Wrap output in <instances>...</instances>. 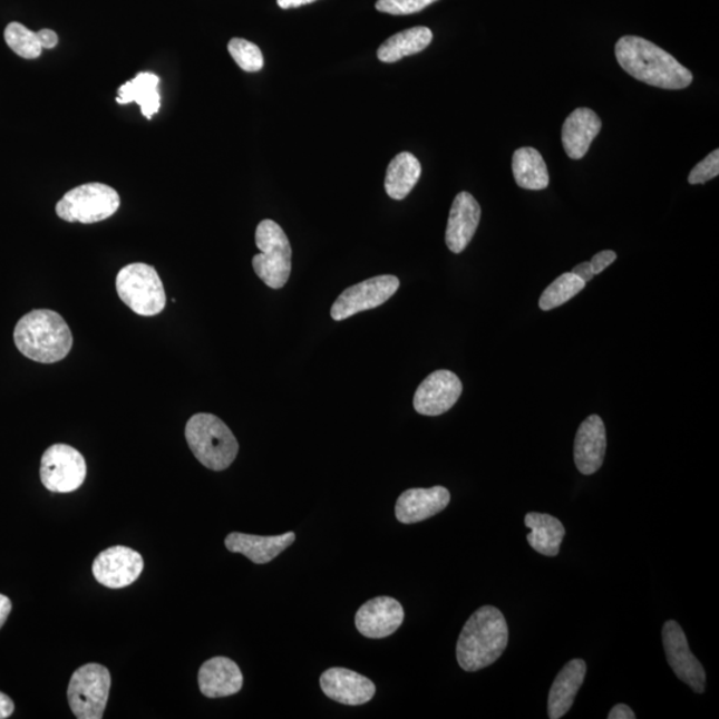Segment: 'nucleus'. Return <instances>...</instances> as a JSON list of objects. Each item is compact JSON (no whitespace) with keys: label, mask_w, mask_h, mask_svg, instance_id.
Here are the masks:
<instances>
[{"label":"nucleus","mask_w":719,"mask_h":719,"mask_svg":"<svg viewBox=\"0 0 719 719\" xmlns=\"http://www.w3.org/2000/svg\"><path fill=\"white\" fill-rule=\"evenodd\" d=\"M620 66L637 80L663 90H682L693 81V74L661 47L640 37H622L615 45Z\"/></svg>","instance_id":"1"},{"label":"nucleus","mask_w":719,"mask_h":719,"mask_svg":"<svg viewBox=\"0 0 719 719\" xmlns=\"http://www.w3.org/2000/svg\"><path fill=\"white\" fill-rule=\"evenodd\" d=\"M509 642L508 623L495 606L479 608L458 637L456 655L465 671H478L495 663Z\"/></svg>","instance_id":"2"},{"label":"nucleus","mask_w":719,"mask_h":719,"mask_svg":"<svg viewBox=\"0 0 719 719\" xmlns=\"http://www.w3.org/2000/svg\"><path fill=\"white\" fill-rule=\"evenodd\" d=\"M13 342L27 359L54 365L70 353L74 339L70 327L58 312L33 310L18 321Z\"/></svg>","instance_id":"3"},{"label":"nucleus","mask_w":719,"mask_h":719,"mask_svg":"<svg viewBox=\"0 0 719 719\" xmlns=\"http://www.w3.org/2000/svg\"><path fill=\"white\" fill-rule=\"evenodd\" d=\"M192 454L205 468L222 472L231 467L239 454V443L231 429L211 414H196L186 426Z\"/></svg>","instance_id":"4"},{"label":"nucleus","mask_w":719,"mask_h":719,"mask_svg":"<svg viewBox=\"0 0 719 719\" xmlns=\"http://www.w3.org/2000/svg\"><path fill=\"white\" fill-rule=\"evenodd\" d=\"M259 255L253 256V271L265 285L280 290L292 271V249L290 240L280 225L270 218L260 222L256 229Z\"/></svg>","instance_id":"5"},{"label":"nucleus","mask_w":719,"mask_h":719,"mask_svg":"<svg viewBox=\"0 0 719 719\" xmlns=\"http://www.w3.org/2000/svg\"><path fill=\"white\" fill-rule=\"evenodd\" d=\"M116 292L129 310L140 317H156L166 308V291L154 266L133 263L116 276Z\"/></svg>","instance_id":"6"},{"label":"nucleus","mask_w":719,"mask_h":719,"mask_svg":"<svg viewBox=\"0 0 719 719\" xmlns=\"http://www.w3.org/2000/svg\"><path fill=\"white\" fill-rule=\"evenodd\" d=\"M119 207L120 196L113 187L88 183L60 198L57 215L68 223L94 224L111 217Z\"/></svg>","instance_id":"7"},{"label":"nucleus","mask_w":719,"mask_h":719,"mask_svg":"<svg viewBox=\"0 0 719 719\" xmlns=\"http://www.w3.org/2000/svg\"><path fill=\"white\" fill-rule=\"evenodd\" d=\"M111 676L106 667L99 663H87L79 668L68 684V703L75 717L79 719H100L105 713Z\"/></svg>","instance_id":"8"},{"label":"nucleus","mask_w":719,"mask_h":719,"mask_svg":"<svg viewBox=\"0 0 719 719\" xmlns=\"http://www.w3.org/2000/svg\"><path fill=\"white\" fill-rule=\"evenodd\" d=\"M87 465L80 451L66 444L48 448L40 461V479L45 488L55 493H70L84 485Z\"/></svg>","instance_id":"9"},{"label":"nucleus","mask_w":719,"mask_h":719,"mask_svg":"<svg viewBox=\"0 0 719 719\" xmlns=\"http://www.w3.org/2000/svg\"><path fill=\"white\" fill-rule=\"evenodd\" d=\"M400 280L392 275L376 276L347 288L334 301L331 317L336 321L352 318L353 314L373 310L393 297Z\"/></svg>","instance_id":"10"},{"label":"nucleus","mask_w":719,"mask_h":719,"mask_svg":"<svg viewBox=\"0 0 719 719\" xmlns=\"http://www.w3.org/2000/svg\"><path fill=\"white\" fill-rule=\"evenodd\" d=\"M662 641L669 665L676 676L696 693H703L707 673H705L702 663L691 653L687 635H684L680 623L674 620L667 621L662 629Z\"/></svg>","instance_id":"11"},{"label":"nucleus","mask_w":719,"mask_h":719,"mask_svg":"<svg viewBox=\"0 0 719 719\" xmlns=\"http://www.w3.org/2000/svg\"><path fill=\"white\" fill-rule=\"evenodd\" d=\"M144 561L132 547L113 546L98 554L93 565V573L100 585L109 589H122L134 584L140 577Z\"/></svg>","instance_id":"12"},{"label":"nucleus","mask_w":719,"mask_h":719,"mask_svg":"<svg viewBox=\"0 0 719 719\" xmlns=\"http://www.w3.org/2000/svg\"><path fill=\"white\" fill-rule=\"evenodd\" d=\"M463 393V382L450 371L430 373L417 388L414 407L422 416H440L454 408Z\"/></svg>","instance_id":"13"},{"label":"nucleus","mask_w":719,"mask_h":719,"mask_svg":"<svg viewBox=\"0 0 719 719\" xmlns=\"http://www.w3.org/2000/svg\"><path fill=\"white\" fill-rule=\"evenodd\" d=\"M402 605L392 597H376L360 606L356 613L354 623L360 634L367 639H386L392 635L402 625Z\"/></svg>","instance_id":"14"},{"label":"nucleus","mask_w":719,"mask_h":719,"mask_svg":"<svg viewBox=\"0 0 719 719\" xmlns=\"http://www.w3.org/2000/svg\"><path fill=\"white\" fill-rule=\"evenodd\" d=\"M320 687L331 700L359 707L368 703L376 693L375 683L369 678L344 668H331L320 677Z\"/></svg>","instance_id":"15"},{"label":"nucleus","mask_w":719,"mask_h":719,"mask_svg":"<svg viewBox=\"0 0 719 719\" xmlns=\"http://www.w3.org/2000/svg\"><path fill=\"white\" fill-rule=\"evenodd\" d=\"M606 455L605 424L597 415L589 416L581 424L574 440V463L582 475L595 474Z\"/></svg>","instance_id":"16"},{"label":"nucleus","mask_w":719,"mask_h":719,"mask_svg":"<svg viewBox=\"0 0 719 719\" xmlns=\"http://www.w3.org/2000/svg\"><path fill=\"white\" fill-rule=\"evenodd\" d=\"M450 503V493L444 486L414 488L397 498L396 518L402 524L421 523L443 512Z\"/></svg>","instance_id":"17"},{"label":"nucleus","mask_w":719,"mask_h":719,"mask_svg":"<svg viewBox=\"0 0 719 719\" xmlns=\"http://www.w3.org/2000/svg\"><path fill=\"white\" fill-rule=\"evenodd\" d=\"M479 218H482V207L476 198L469 192H460L451 204L450 214L445 234V243L454 253H461L474 239Z\"/></svg>","instance_id":"18"},{"label":"nucleus","mask_w":719,"mask_h":719,"mask_svg":"<svg viewBox=\"0 0 719 719\" xmlns=\"http://www.w3.org/2000/svg\"><path fill=\"white\" fill-rule=\"evenodd\" d=\"M243 681L242 670L227 657L205 661L198 670V688L208 698L234 696L242 690Z\"/></svg>","instance_id":"19"},{"label":"nucleus","mask_w":719,"mask_h":719,"mask_svg":"<svg viewBox=\"0 0 719 719\" xmlns=\"http://www.w3.org/2000/svg\"><path fill=\"white\" fill-rule=\"evenodd\" d=\"M294 540L297 536L293 532L269 537L234 532L225 537V547L232 553L243 554L252 563L263 565L275 560L279 554H282L286 547L294 543Z\"/></svg>","instance_id":"20"},{"label":"nucleus","mask_w":719,"mask_h":719,"mask_svg":"<svg viewBox=\"0 0 719 719\" xmlns=\"http://www.w3.org/2000/svg\"><path fill=\"white\" fill-rule=\"evenodd\" d=\"M600 116L591 108H577L567 116L563 126V146L571 159H582L601 132Z\"/></svg>","instance_id":"21"},{"label":"nucleus","mask_w":719,"mask_h":719,"mask_svg":"<svg viewBox=\"0 0 719 719\" xmlns=\"http://www.w3.org/2000/svg\"><path fill=\"white\" fill-rule=\"evenodd\" d=\"M586 676V663L584 660H572L560 671L550 691L547 700V715L551 719L563 718L573 707Z\"/></svg>","instance_id":"22"},{"label":"nucleus","mask_w":719,"mask_h":719,"mask_svg":"<svg viewBox=\"0 0 719 719\" xmlns=\"http://www.w3.org/2000/svg\"><path fill=\"white\" fill-rule=\"evenodd\" d=\"M525 525L531 529L526 540L533 550L546 557H556L566 534L563 523L546 513L531 512L525 516Z\"/></svg>","instance_id":"23"},{"label":"nucleus","mask_w":719,"mask_h":719,"mask_svg":"<svg viewBox=\"0 0 719 719\" xmlns=\"http://www.w3.org/2000/svg\"><path fill=\"white\" fill-rule=\"evenodd\" d=\"M157 86H159V78L155 74L140 72L119 87L116 101L119 105L138 103L144 118L150 119L161 108V94Z\"/></svg>","instance_id":"24"},{"label":"nucleus","mask_w":719,"mask_h":719,"mask_svg":"<svg viewBox=\"0 0 719 719\" xmlns=\"http://www.w3.org/2000/svg\"><path fill=\"white\" fill-rule=\"evenodd\" d=\"M431 39H434V32L428 27H412L387 39L379 47L378 58L382 64H396L410 55L426 50Z\"/></svg>","instance_id":"25"},{"label":"nucleus","mask_w":719,"mask_h":719,"mask_svg":"<svg viewBox=\"0 0 719 719\" xmlns=\"http://www.w3.org/2000/svg\"><path fill=\"white\" fill-rule=\"evenodd\" d=\"M512 168L518 187L541 191L550 186V173L536 148H518L513 155Z\"/></svg>","instance_id":"26"},{"label":"nucleus","mask_w":719,"mask_h":719,"mask_svg":"<svg viewBox=\"0 0 719 719\" xmlns=\"http://www.w3.org/2000/svg\"><path fill=\"white\" fill-rule=\"evenodd\" d=\"M421 164L410 153L396 155L389 163L386 176V191L395 201H402L412 191L421 176Z\"/></svg>","instance_id":"27"},{"label":"nucleus","mask_w":719,"mask_h":719,"mask_svg":"<svg viewBox=\"0 0 719 719\" xmlns=\"http://www.w3.org/2000/svg\"><path fill=\"white\" fill-rule=\"evenodd\" d=\"M586 283L572 272L564 273L546 288L540 298V308L543 311H551L561 307L584 290Z\"/></svg>","instance_id":"28"},{"label":"nucleus","mask_w":719,"mask_h":719,"mask_svg":"<svg viewBox=\"0 0 719 719\" xmlns=\"http://www.w3.org/2000/svg\"><path fill=\"white\" fill-rule=\"evenodd\" d=\"M4 40L20 58L37 59L42 55L43 48L40 46L38 32L27 29L22 23L12 22L7 26Z\"/></svg>","instance_id":"29"},{"label":"nucleus","mask_w":719,"mask_h":719,"mask_svg":"<svg viewBox=\"0 0 719 719\" xmlns=\"http://www.w3.org/2000/svg\"><path fill=\"white\" fill-rule=\"evenodd\" d=\"M229 51L232 59L245 72H258L263 70L264 57L262 50L249 40L234 38L230 40Z\"/></svg>","instance_id":"30"},{"label":"nucleus","mask_w":719,"mask_h":719,"mask_svg":"<svg viewBox=\"0 0 719 719\" xmlns=\"http://www.w3.org/2000/svg\"><path fill=\"white\" fill-rule=\"evenodd\" d=\"M437 0H378L376 9L390 16H410L434 4Z\"/></svg>","instance_id":"31"},{"label":"nucleus","mask_w":719,"mask_h":719,"mask_svg":"<svg viewBox=\"0 0 719 719\" xmlns=\"http://www.w3.org/2000/svg\"><path fill=\"white\" fill-rule=\"evenodd\" d=\"M719 174V150L715 149L713 153L705 157V159L697 164L689 175L690 184H703L715 179Z\"/></svg>","instance_id":"32"},{"label":"nucleus","mask_w":719,"mask_h":719,"mask_svg":"<svg viewBox=\"0 0 719 719\" xmlns=\"http://www.w3.org/2000/svg\"><path fill=\"white\" fill-rule=\"evenodd\" d=\"M618 253L614 251H601L591 260V266L594 275H599L602 271L606 270L609 265L615 262Z\"/></svg>","instance_id":"33"},{"label":"nucleus","mask_w":719,"mask_h":719,"mask_svg":"<svg viewBox=\"0 0 719 719\" xmlns=\"http://www.w3.org/2000/svg\"><path fill=\"white\" fill-rule=\"evenodd\" d=\"M38 38L40 46H42L43 50H51V48L57 47L59 43V38L57 36V32L48 29L40 30L38 32Z\"/></svg>","instance_id":"34"},{"label":"nucleus","mask_w":719,"mask_h":719,"mask_svg":"<svg viewBox=\"0 0 719 719\" xmlns=\"http://www.w3.org/2000/svg\"><path fill=\"white\" fill-rule=\"evenodd\" d=\"M609 719H634L635 715L628 705L619 703L611 710V713L608 716Z\"/></svg>","instance_id":"35"},{"label":"nucleus","mask_w":719,"mask_h":719,"mask_svg":"<svg viewBox=\"0 0 719 719\" xmlns=\"http://www.w3.org/2000/svg\"><path fill=\"white\" fill-rule=\"evenodd\" d=\"M572 273H574L575 276L580 278L582 282L585 283L591 282V280L594 278L591 263L587 262L575 265L572 270Z\"/></svg>","instance_id":"36"},{"label":"nucleus","mask_w":719,"mask_h":719,"mask_svg":"<svg viewBox=\"0 0 719 719\" xmlns=\"http://www.w3.org/2000/svg\"><path fill=\"white\" fill-rule=\"evenodd\" d=\"M13 702L9 696L0 693V719H6L11 717L13 713Z\"/></svg>","instance_id":"37"},{"label":"nucleus","mask_w":719,"mask_h":719,"mask_svg":"<svg viewBox=\"0 0 719 719\" xmlns=\"http://www.w3.org/2000/svg\"><path fill=\"white\" fill-rule=\"evenodd\" d=\"M12 604L9 597H6V595L0 594V629L3 628L7 619H9V615L11 613Z\"/></svg>","instance_id":"38"},{"label":"nucleus","mask_w":719,"mask_h":719,"mask_svg":"<svg viewBox=\"0 0 719 719\" xmlns=\"http://www.w3.org/2000/svg\"><path fill=\"white\" fill-rule=\"evenodd\" d=\"M313 2H318V0H278L280 9L283 10L298 9V7L311 4Z\"/></svg>","instance_id":"39"}]
</instances>
